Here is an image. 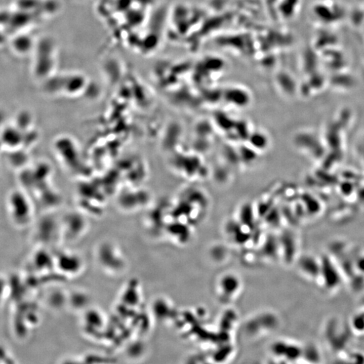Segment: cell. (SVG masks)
<instances>
[{"mask_svg": "<svg viewBox=\"0 0 364 364\" xmlns=\"http://www.w3.org/2000/svg\"><path fill=\"white\" fill-rule=\"evenodd\" d=\"M97 260L101 267L110 274L121 273L126 262L120 250L115 244L104 243L97 250Z\"/></svg>", "mask_w": 364, "mask_h": 364, "instance_id": "6da1fadb", "label": "cell"}, {"mask_svg": "<svg viewBox=\"0 0 364 364\" xmlns=\"http://www.w3.org/2000/svg\"><path fill=\"white\" fill-rule=\"evenodd\" d=\"M58 267L60 268L63 273L76 274L79 273L82 269L83 261L76 254L67 252L61 254L56 260Z\"/></svg>", "mask_w": 364, "mask_h": 364, "instance_id": "7a4b0ae2", "label": "cell"}]
</instances>
